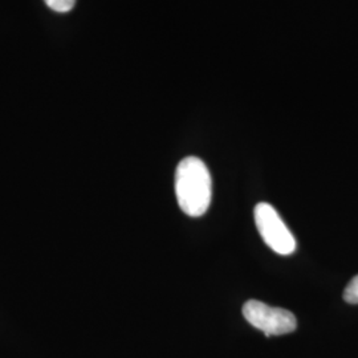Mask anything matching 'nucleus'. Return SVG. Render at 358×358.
<instances>
[{
    "label": "nucleus",
    "instance_id": "obj_1",
    "mask_svg": "<svg viewBox=\"0 0 358 358\" xmlns=\"http://www.w3.org/2000/svg\"><path fill=\"white\" fill-rule=\"evenodd\" d=\"M176 195L180 210L190 217H202L211 203L213 180L205 162L187 157L176 171Z\"/></svg>",
    "mask_w": 358,
    "mask_h": 358
},
{
    "label": "nucleus",
    "instance_id": "obj_2",
    "mask_svg": "<svg viewBox=\"0 0 358 358\" xmlns=\"http://www.w3.org/2000/svg\"><path fill=\"white\" fill-rule=\"evenodd\" d=\"M255 222L260 236L272 251L282 256L294 254L296 251L294 235L272 206L266 202L256 206Z\"/></svg>",
    "mask_w": 358,
    "mask_h": 358
},
{
    "label": "nucleus",
    "instance_id": "obj_3",
    "mask_svg": "<svg viewBox=\"0 0 358 358\" xmlns=\"http://www.w3.org/2000/svg\"><path fill=\"white\" fill-rule=\"evenodd\" d=\"M243 316L267 337L288 334L297 328V320L292 312L282 308L269 307L257 300H248L244 304Z\"/></svg>",
    "mask_w": 358,
    "mask_h": 358
},
{
    "label": "nucleus",
    "instance_id": "obj_4",
    "mask_svg": "<svg viewBox=\"0 0 358 358\" xmlns=\"http://www.w3.org/2000/svg\"><path fill=\"white\" fill-rule=\"evenodd\" d=\"M45 4L56 13H69L75 4L76 0H44Z\"/></svg>",
    "mask_w": 358,
    "mask_h": 358
},
{
    "label": "nucleus",
    "instance_id": "obj_5",
    "mask_svg": "<svg viewBox=\"0 0 358 358\" xmlns=\"http://www.w3.org/2000/svg\"><path fill=\"white\" fill-rule=\"evenodd\" d=\"M344 300L349 304H358V275L346 285Z\"/></svg>",
    "mask_w": 358,
    "mask_h": 358
}]
</instances>
